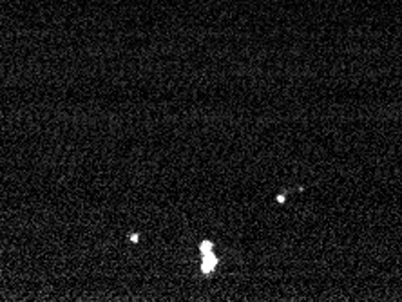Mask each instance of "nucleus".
<instances>
[{
	"mask_svg": "<svg viewBox=\"0 0 402 302\" xmlns=\"http://www.w3.org/2000/svg\"><path fill=\"white\" fill-rule=\"evenodd\" d=\"M212 250H214L212 241H201V243H200V251H201V254H207V251H212Z\"/></svg>",
	"mask_w": 402,
	"mask_h": 302,
	"instance_id": "f03ea898",
	"label": "nucleus"
},
{
	"mask_svg": "<svg viewBox=\"0 0 402 302\" xmlns=\"http://www.w3.org/2000/svg\"><path fill=\"white\" fill-rule=\"evenodd\" d=\"M203 255V261H201V271L205 275H209V274H212L214 270H216V266H217V263H220V259L216 257V254H214V250L212 251H207V254H201Z\"/></svg>",
	"mask_w": 402,
	"mask_h": 302,
	"instance_id": "f257e3e1",
	"label": "nucleus"
},
{
	"mask_svg": "<svg viewBox=\"0 0 402 302\" xmlns=\"http://www.w3.org/2000/svg\"><path fill=\"white\" fill-rule=\"evenodd\" d=\"M138 239H140V236H138V234H133V236H130V237H129V241H130V243H138Z\"/></svg>",
	"mask_w": 402,
	"mask_h": 302,
	"instance_id": "7ed1b4c3",
	"label": "nucleus"
}]
</instances>
